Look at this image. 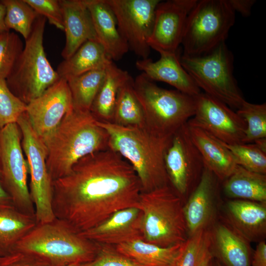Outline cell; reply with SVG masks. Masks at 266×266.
Masks as SVG:
<instances>
[{
  "label": "cell",
  "instance_id": "cell-47",
  "mask_svg": "<svg viewBox=\"0 0 266 266\" xmlns=\"http://www.w3.org/2000/svg\"><path fill=\"white\" fill-rule=\"evenodd\" d=\"M65 266H82V265L81 264H70V265H66Z\"/></svg>",
  "mask_w": 266,
  "mask_h": 266
},
{
  "label": "cell",
  "instance_id": "cell-40",
  "mask_svg": "<svg viewBox=\"0 0 266 266\" xmlns=\"http://www.w3.org/2000/svg\"><path fill=\"white\" fill-rule=\"evenodd\" d=\"M0 266H52L46 260L35 255L21 251L1 257Z\"/></svg>",
  "mask_w": 266,
  "mask_h": 266
},
{
  "label": "cell",
  "instance_id": "cell-38",
  "mask_svg": "<svg viewBox=\"0 0 266 266\" xmlns=\"http://www.w3.org/2000/svg\"><path fill=\"white\" fill-rule=\"evenodd\" d=\"M82 266H138L129 258L118 252L114 246L100 245L95 258Z\"/></svg>",
  "mask_w": 266,
  "mask_h": 266
},
{
  "label": "cell",
  "instance_id": "cell-10",
  "mask_svg": "<svg viewBox=\"0 0 266 266\" xmlns=\"http://www.w3.org/2000/svg\"><path fill=\"white\" fill-rule=\"evenodd\" d=\"M16 123L21 133L22 146L28 164L29 186L36 223L52 221L56 217L52 208V180L46 165V146L33 129L26 112Z\"/></svg>",
  "mask_w": 266,
  "mask_h": 266
},
{
  "label": "cell",
  "instance_id": "cell-15",
  "mask_svg": "<svg viewBox=\"0 0 266 266\" xmlns=\"http://www.w3.org/2000/svg\"><path fill=\"white\" fill-rule=\"evenodd\" d=\"M26 104V113L29 122L45 143L66 114L73 108L66 80L60 78L41 95Z\"/></svg>",
  "mask_w": 266,
  "mask_h": 266
},
{
  "label": "cell",
  "instance_id": "cell-45",
  "mask_svg": "<svg viewBox=\"0 0 266 266\" xmlns=\"http://www.w3.org/2000/svg\"><path fill=\"white\" fill-rule=\"evenodd\" d=\"M5 9L4 5L0 1V33L8 31L4 23Z\"/></svg>",
  "mask_w": 266,
  "mask_h": 266
},
{
  "label": "cell",
  "instance_id": "cell-5",
  "mask_svg": "<svg viewBox=\"0 0 266 266\" xmlns=\"http://www.w3.org/2000/svg\"><path fill=\"white\" fill-rule=\"evenodd\" d=\"M133 86L143 111L145 127L163 138L171 137L195 113V97L158 86L143 73Z\"/></svg>",
  "mask_w": 266,
  "mask_h": 266
},
{
  "label": "cell",
  "instance_id": "cell-42",
  "mask_svg": "<svg viewBox=\"0 0 266 266\" xmlns=\"http://www.w3.org/2000/svg\"><path fill=\"white\" fill-rule=\"evenodd\" d=\"M231 6L235 11H237L244 16H248L251 8L255 3V0H228Z\"/></svg>",
  "mask_w": 266,
  "mask_h": 266
},
{
  "label": "cell",
  "instance_id": "cell-32",
  "mask_svg": "<svg viewBox=\"0 0 266 266\" xmlns=\"http://www.w3.org/2000/svg\"><path fill=\"white\" fill-rule=\"evenodd\" d=\"M5 9L4 23L8 30L13 29L26 39L39 15L25 0H0Z\"/></svg>",
  "mask_w": 266,
  "mask_h": 266
},
{
  "label": "cell",
  "instance_id": "cell-8",
  "mask_svg": "<svg viewBox=\"0 0 266 266\" xmlns=\"http://www.w3.org/2000/svg\"><path fill=\"white\" fill-rule=\"evenodd\" d=\"M180 62L206 94L237 110L245 101L233 74V55L225 41L201 55L182 54Z\"/></svg>",
  "mask_w": 266,
  "mask_h": 266
},
{
  "label": "cell",
  "instance_id": "cell-27",
  "mask_svg": "<svg viewBox=\"0 0 266 266\" xmlns=\"http://www.w3.org/2000/svg\"><path fill=\"white\" fill-rule=\"evenodd\" d=\"M131 76L111 61L105 68V76L95 98L90 112L100 122L111 123L120 87Z\"/></svg>",
  "mask_w": 266,
  "mask_h": 266
},
{
  "label": "cell",
  "instance_id": "cell-2",
  "mask_svg": "<svg viewBox=\"0 0 266 266\" xmlns=\"http://www.w3.org/2000/svg\"><path fill=\"white\" fill-rule=\"evenodd\" d=\"M44 144L47 167L53 181L68 174L83 157L108 149L109 136L90 111L73 107Z\"/></svg>",
  "mask_w": 266,
  "mask_h": 266
},
{
  "label": "cell",
  "instance_id": "cell-21",
  "mask_svg": "<svg viewBox=\"0 0 266 266\" xmlns=\"http://www.w3.org/2000/svg\"><path fill=\"white\" fill-rule=\"evenodd\" d=\"M59 1L66 34V43L61 55L64 60H66L85 42L97 40V37L85 0Z\"/></svg>",
  "mask_w": 266,
  "mask_h": 266
},
{
  "label": "cell",
  "instance_id": "cell-41",
  "mask_svg": "<svg viewBox=\"0 0 266 266\" xmlns=\"http://www.w3.org/2000/svg\"><path fill=\"white\" fill-rule=\"evenodd\" d=\"M251 266H266V243L265 240L259 242L256 249L252 254Z\"/></svg>",
  "mask_w": 266,
  "mask_h": 266
},
{
  "label": "cell",
  "instance_id": "cell-1",
  "mask_svg": "<svg viewBox=\"0 0 266 266\" xmlns=\"http://www.w3.org/2000/svg\"><path fill=\"white\" fill-rule=\"evenodd\" d=\"M142 192L132 166L108 148L83 157L68 174L52 181L53 211L81 233L117 211L138 207Z\"/></svg>",
  "mask_w": 266,
  "mask_h": 266
},
{
  "label": "cell",
  "instance_id": "cell-31",
  "mask_svg": "<svg viewBox=\"0 0 266 266\" xmlns=\"http://www.w3.org/2000/svg\"><path fill=\"white\" fill-rule=\"evenodd\" d=\"M105 68L90 71L66 80L74 109L90 111L103 81Z\"/></svg>",
  "mask_w": 266,
  "mask_h": 266
},
{
  "label": "cell",
  "instance_id": "cell-43",
  "mask_svg": "<svg viewBox=\"0 0 266 266\" xmlns=\"http://www.w3.org/2000/svg\"><path fill=\"white\" fill-rule=\"evenodd\" d=\"M15 207L4 186L0 169V210Z\"/></svg>",
  "mask_w": 266,
  "mask_h": 266
},
{
  "label": "cell",
  "instance_id": "cell-7",
  "mask_svg": "<svg viewBox=\"0 0 266 266\" xmlns=\"http://www.w3.org/2000/svg\"><path fill=\"white\" fill-rule=\"evenodd\" d=\"M46 19L39 15L6 82L25 103L41 95L60 78L48 60L43 47Z\"/></svg>",
  "mask_w": 266,
  "mask_h": 266
},
{
  "label": "cell",
  "instance_id": "cell-4",
  "mask_svg": "<svg viewBox=\"0 0 266 266\" xmlns=\"http://www.w3.org/2000/svg\"><path fill=\"white\" fill-rule=\"evenodd\" d=\"M99 247V244L56 218L49 222L37 223L19 241L15 251L35 255L52 266H65L91 262Z\"/></svg>",
  "mask_w": 266,
  "mask_h": 266
},
{
  "label": "cell",
  "instance_id": "cell-37",
  "mask_svg": "<svg viewBox=\"0 0 266 266\" xmlns=\"http://www.w3.org/2000/svg\"><path fill=\"white\" fill-rule=\"evenodd\" d=\"M26 106L11 91L6 80L0 79V131L9 124L16 123L26 112Z\"/></svg>",
  "mask_w": 266,
  "mask_h": 266
},
{
  "label": "cell",
  "instance_id": "cell-11",
  "mask_svg": "<svg viewBox=\"0 0 266 266\" xmlns=\"http://www.w3.org/2000/svg\"><path fill=\"white\" fill-rule=\"evenodd\" d=\"M21 136L17 123L9 124L0 131V169L4 186L15 208L35 217L28 183L29 166Z\"/></svg>",
  "mask_w": 266,
  "mask_h": 266
},
{
  "label": "cell",
  "instance_id": "cell-23",
  "mask_svg": "<svg viewBox=\"0 0 266 266\" xmlns=\"http://www.w3.org/2000/svg\"><path fill=\"white\" fill-rule=\"evenodd\" d=\"M210 233V251L222 266H251L249 242L227 223L216 224Z\"/></svg>",
  "mask_w": 266,
  "mask_h": 266
},
{
  "label": "cell",
  "instance_id": "cell-34",
  "mask_svg": "<svg viewBox=\"0 0 266 266\" xmlns=\"http://www.w3.org/2000/svg\"><path fill=\"white\" fill-rule=\"evenodd\" d=\"M210 243L208 229L201 230L189 236L183 243L175 266H199Z\"/></svg>",
  "mask_w": 266,
  "mask_h": 266
},
{
  "label": "cell",
  "instance_id": "cell-13",
  "mask_svg": "<svg viewBox=\"0 0 266 266\" xmlns=\"http://www.w3.org/2000/svg\"><path fill=\"white\" fill-rule=\"evenodd\" d=\"M116 17L119 31L129 50L140 59L149 58L148 41L159 0H105Z\"/></svg>",
  "mask_w": 266,
  "mask_h": 266
},
{
  "label": "cell",
  "instance_id": "cell-36",
  "mask_svg": "<svg viewBox=\"0 0 266 266\" xmlns=\"http://www.w3.org/2000/svg\"><path fill=\"white\" fill-rule=\"evenodd\" d=\"M24 45L14 32L8 31L0 33V79L6 80L8 77Z\"/></svg>",
  "mask_w": 266,
  "mask_h": 266
},
{
  "label": "cell",
  "instance_id": "cell-33",
  "mask_svg": "<svg viewBox=\"0 0 266 266\" xmlns=\"http://www.w3.org/2000/svg\"><path fill=\"white\" fill-rule=\"evenodd\" d=\"M236 112L246 122L243 143H252L266 138V103L254 104L245 101Z\"/></svg>",
  "mask_w": 266,
  "mask_h": 266
},
{
  "label": "cell",
  "instance_id": "cell-30",
  "mask_svg": "<svg viewBox=\"0 0 266 266\" xmlns=\"http://www.w3.org/2000/svg\"><path fill=\"white\" fill-rule=\"evenodd\" d=\"M111 123L121 126H145L143 111L132 76L119 89Z\"/></svg>",
  "mask_w": 266,
  "mask_h": 266
},
{
  "label": "cell",
  "instance_id": "cell-3",
  "mask_svg": "<svg viewBox=\"0 0 266 266\" xmlns=\"http://www.w3.org/2000/svg\"><path fill=\"white\" fill-rule=\"evenodd\" d=\"M97 122L108 133L109 149L119 154L134 169L142 192L169 184L164 155L172 136L159 137L145 126Z\"/></svg>",
  "mask_w": 266,
  "mask_h": 266
},
{
  "label": "cell",
  "instance_id": "cell-16",
  "mask_svg": "<svg viewBox=\"0 0 266 266\" xmlns=\"http://www.w3.org/2000/svg\"><path fill=\"white\" fill-rule=\"evenodd\" d=\"M198 0H168L159 2L148 41L157 51L175 53L181 44L187 17Z\"/></svg>",
  "mask_w": 266,
  "mask_h": 266
},
{
  "label": "cell",
  "instance_id": "cell-48",
  "mask_svg": "<svg viewBox=\"0 0 266 266\" xmlns=\"http://www.w3.org/2000/svg\"><path fill=\"white\" fill-rule=\"evenodd\" d=\"M1 257H0V259Z\"/></svg>",
  "mask_w": 266,
  "mask_h": 266
},
{
  "label": "cell",
  "instance_id": "cell-39",
  "mask_svg": "<svg viewBox=\"0 0 266 266\" xmlns=\"http://www.w3.org/2000/svg\"><path fill=\"white\" fill-rule=\"evenodd\" d=\"M39 15L64 31V22L59 0H25Z\"/></svg>",
  "mask_w": 266,
  "mask_h": 266
},
{
  "label": "cell",
  "instance_id": "cell-17",
  "mask_svg": "<svg viewBox=\"0 0 266 266\" xmlns=\"http://www.w3.org/2000/svg\"><path fill=\"white\" fill-rule=\"evenodd\" d=\"M217 176L205 166L198 185L183 205L189 236L208 229L216 214L219 182Z\"/></svg>",
  "mask_w": 266,
  "mask_h": 266
},
{
  "label": "cell",
  "instance_id": "cell-29",
  "mask_svg": "<svg viewBox=\"0 0 266 266\" xmlns=\"http://www.w3.org/2000/svg\"><path fill=\"white\" fill-rule=\"evenodd\" d=\"M36 224L35 217L15 207L0 210V257L15 252L19 241Z\"/></svg>",
  "mask_w": 266,
  "mask_h": 266
},
{
  "label": "cell",
  "instance_id": "cell-20",
  "mask_svg": "<svg viewBox=\"0 0 266 266\" xmlns=\"http://www.w3.org/2000/svg\"><path fill=\"white\" fill-rule=\"evenodd\" d=\"M226 223L250 242L266 235V202L231 200L225 206Z\"/></svg>",
  "mask_w": 266,
  "mask_h": 266
},
{
  "label": "cell",
  "instance_id": "cell-14",
  "mask_svg": "<svg viewBox=\"0 0 266 266\" xmlns=\"http://www.w3.org/2000/svg\"><path fill=\"white\" fill-rule=\"evenodd\" d=\"M195 99V113L188 125L201 129L226 144L243 143L246 124L236 112L204 93Z\"/></svg>",
  "mask_w": 266,
  "mask_h": 266
},
{
  "label": "cell",
  "instance_id": "cell-35",
  "mask_svg": "<svg viewBox=\"0 0 266 266\" xmlns=\"http://www.w3.org/2000/svg\"><path fill=\"white\" fill-rule=\"evenodd\" d=\"M224 144L233 154L237 165L252 172L266 174V153L255 143Z\"/></svg>",
  "mask_w": 266,
  "mask_h": 266
},
{
  "label": "cell",
  "instance_id": "cell-12",
  "mask_svg": "<svg viewBox=\"0 0 266 266\" xmlns=\"http://www.w3.org/2000/svg\"><path fill=\"white\" fill-rule=\"evenodd\" d=\"M164 162L170 186L182 199L189 196L200 180L204 164L187 123L172 136Z\"/></svg>",
  "mask_w": 266,
  "mask_h": 266
},
{
  "label": "cell",
  "instance_id": "cell-6",
  "mask_svg": "<svg viewBox=\"0 0 266 266\" xmlns=\"http://www.w3.org/2000/svg\"><path fill=\"white\" fill-rule=\"evenodd\" d=\"M182 203L169 184L142 192L138 208L142 212V240L163 247L186 241L189 235Z\"/></svg>",
  "mask_w": 266,
  "mask_h": 266
},
{
  "label": "cell",
  "instance_id": "cell-22",
  "mask_svg": "<svg viewBox=\"0 0 266 266\" xmlns=\"http://www.w3.org/2000/svg\"><path fill=\"white\" fill-rule=\"evenodd\" d=\"M92 17L97 40L112 61L121 60L129 51L121 35L115 16L105 0H85Z\"/></svg>",
  "mask_w": 266,
  "mask_h": 266
},
{
  "label": "cell",
  "instance_id": "cell-44",
  "mask_svg": "<svg viewBox=\"0 0 266 266\" xmlns=\"http://www.w3.org/2000/svg\"><path fill=\"white\" fill-rule=\"evenodd\" d=\"M199 266H222L211 254L210 246L205 252Z\"/></svg>",
  "mask_w": 266,
  "mask_h": 266
},
{
  "label": "cell",
  "instance_id": "cell-28",
  "mask_svg": "<svg viewBox=\"0 0 266 266\" xmlns=\"http://www.w3.org/2000/svg\"><path fill=\"white\" fill-rule=\"evenodd\" d=\"M222 187L224 194L229 199L266 202V174L237 165L223 181Z\"/></svg>",
  "mask_w": 266,
  "mask_h": 266
},
{
  "label": "cell",
  "instance_id": "cell-46",
  "mask_svg": "<svg viewBox=\"0 0 266 266\" xmlns=\"http://www.w3.org/2000/svg\"><path fill=\"white\" fill-rule=\"evenodd\" d=\"M255 143L262 151L266 153V138H261L254 141Z\"/></svg>",
  "mask_w": 266,
  "mask_h": 266
},
{
  "label": "cell",
  "instance_id": "cell-19",
  "mask_svg": "<svg viewBox=\"0 0 266 266\" xmlns=\"http://www.w3.org/2000/svg\"><path fill=\"white\" fill-rule=\"evenodd\" d=\"M160 59L153 61L150 58L139 59L135 63L137 69L151 80L166 83L178 90L192 97L201 91L182 66L178 51L159 52Z\"/></svg>",
  "mask_w": 266,
  "mask_h": 266
},
{
  "label": "cell",
  "instance_id": "cell-25",
  "mask_svg": "<svg viewBox=\"0 0 266 266\" xmlns=\"http://www.w3.org/2000/svg\"><path fill=\"white\" fill-rule=\"evenodd\" d=\"M183 243L163 247L137 239L114 247L138 266H175Z\"/></svg>",
  "mask_w": 266,
  "mask_h": 266
},
{
  "label": "cell",
  "instance_id": "cell-24",
  "mask_svg": "<svg viewBox=\"0 0 266 266\" xmlns=\"http://www.w3.org/2000/svg\"><path fill=\"white\" fill-rule=\"evenodd\" d=\"M187 126L191 138L200 153L204 166L223 181L237 165L233 154L223 142L198 127Z\"/></svg>",
  "mask_w": 266,
  "mask_h": 266
},
{
  "label": "cell",
  "instance_id": "cell-9",
  "mask_svg": "<svg viewBox=\"0 0 266 266\" xmlns=\"http://www.w3.org/2000/svg\"><path fill=\"white\" fill-rule=\"evenodd\" d=\"M235 17L228 0H197L187 18L182 54L201 55L225 41Z\"/></svg>",
  "mask_w": 266,
  "mask_h": 266
},
{
  "label": "cell",
  "instance_id": "cell-26",
  "mask_svg": "<svg viewBox=\"0 0 266 266\" xmlns=\"http://www.w3.org/2000/svg\"><path fill=\"white\" fill-rule=\"evenodd\" d=\"M111 61L97 40L83 44L69 58L58 65L56 71L60 78L67 80L90 71L105 68Z\"/></svg>",
  "mask_w": 266,
  "mask_h": 266
},
{
  "label": "cell",
  "instance_id": "cell-18",
  "mask_svg": "<svg viewBox=\"0 0 266 266\" xmlns=\"http://www.w3.org/2000/svg\"><path fill=\"white\" fill-rule=\"evenodd\" d=\"M142 212L137 207L117 211L97 226L80 233L99 245L115 246L142 239Z\"/></svg>",
  "mask_w": 266,
  "mask_h": 266
}]
</instances>
